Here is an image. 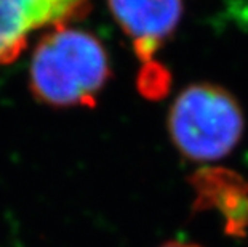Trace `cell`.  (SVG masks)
<instances>
[{"mask_svg": "<svg viewBox=\"0 0 248 247\" xmlns=\"http://www.w3.org/2000/svg\"><path fill=\"white\" fill-rule=\"evenodd\" d=\"M162 247H200L197 244H189V243H179V241H171V243L163 244Z\"/></svg>", "mask_w": 248, "mask_h": 247, "instance_id": "obj_5", "label": "cell"}, {"mask_svg": "<svg viewBox=\"0 0 248 247\" xmlns=\"http://www.w3.org/2000/svg\"><path fill=\"white\" fill-rule=\"evenodd\" d=\"M88 5L90 0H0V66L16 60L37 29L67 24Z\"/></svg>", "mask_w": 248, "mask_h": 247, "instance_id": "obj_4", "label": "cell"}, {"mask_svg": "<svg viewBox=\"0 0 248 247\" xmlns=\"http://www.w3.org/2000/svg\"><path fill=\"white\" fill-rule=\"evenodd\" d=\"M108 3L141 61L140 92L147 98H160L170 88V74L155 55L178 28L183 0H108Z\"/></svg>", "mask_w": 248, "mask_h": 247, "instance_id": "obj_3", "label": "cell"}, {"mask_svg": "<svg viewBox=\"0 0 248 247\" xmlns=\"http://www.w3.org/2000/svg\"><path fill=\"white\" fill-rule=\"evenodd\" d=\"M109 79V56L99 39L67 24L40 39L29 66L31 92L55 108L93 106Z\"/></svg>", "mask_w": 248, "mask_h": 247, "instance_id": "obj_1", "label": "cell"}, {"mask_svg": "<svg viewBox=\"0 0 248 247\" xmlns=\"http://www.w3.org/2000/svg\"><path fill=\"white\" fill-rule=\"evenodd\" d=\"M245 117L232 93L215 83H192L173 101L168 133L189 161L212 162L228 156L244 135Z\"/></svg>", "mask_w": 248, "mask_h": 247, "instance_id": "obj_2", "label": "cell"}]
</instances>
